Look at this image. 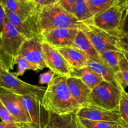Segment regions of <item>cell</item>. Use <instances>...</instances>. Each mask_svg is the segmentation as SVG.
<instances>
[{
	"instance_id": "1",
	"label": "cell",
	"mask_w": 128,
	"mask_h": 128,
	"mask_svg": "<svg viewBox=\"0 0 128 128\" xmlns=\"http://www.w3.org/2000/svg\"><path fill=\"white\" fill-rule=\"evenodd\" d=\"M42 102L46 111L58 115L76 114L81 108L70 93L67 78L60 76H55L48 84Z\"/></svg>"
},
{
	"instance_id": "2",
	"label": "cell",
	"mask_w": 128,
	"mask_h": 128,
	"mask_svg": "<svg viewBox=\"0 0 128 128\" xmlns=\"http://www.w3.org/2000/svg\"><path fill=\"white\" fill-rule=\"evenodd\" d=\"M36 19L41 34L53 29L79 28L82 23L72 14L63 10L58 2L38 10Z\"/></svg>"
},
{
	"instance_id": "3",
	"label": "cell",
	"mask_w": 128,
	"mask_h": 128,
	"mask_svg": "<svg viewBox=\"0 0 128 128\" xmlns=\"http://www.w3.org/2000/svg\"><path fill=\"white\" fill-rule=\"evenodd\" d=\"M26 40L13 25L6 20L4 30L0 37V64L5 70L10 72L13 70L20 48Z\"/></svg>"
},
{
	"instance_id": "4",
	"label": "cell",
	"mask_w": 128,
	"mask_h": 128,
	"mask_svg": "<svg viewBox=\"0 0 128 128\" xmlns=\"http://www.w3.org/2000/svg\"><path fill=\"white\" fill-rule=\"evenodd\" d=\"M128 8V0H116V2L108 10L84 22L94 25L122 39L121 29Z\"/></svg>"
},
{
	"instance_id": "5",
	"label": "cell",
	"mask_w": 128,
	"mask_h": 128,
	"mask_svg": "<svg viewBox=\"0 0 128 128\" xmlns=\"http://www.w3.org/2000/svg\"><path fill=\"white\" fill-rule=\"evenodd\" d=\"M80 29L87 36L96 51L100 54L107 50L123 52L126 46L123 40L117 35L104 31L94 25L82 22Z\"/></svg>"
},
{
	"instance_id": "6",
	"label": "cell",
	"mask_w": 128,
	"mask_h": 128,
	"mask_svg": "<svg viewBox=\"0 0 128 128\" xmlns=\"http://www.w3.org/2000/svg\"><path fill=\"white\" fill-rule=\"evenodd\" d=\"M123 90L117 82L103 81L91 91L90 104L110 111H119Z\"/></svg>"
},
{
	"instance_id": "7",
	"label": "cell",
	"mask_w": 128,
	"mask_h": 128,
	"mask_svg": "<svg viewBox=\"0 0 128 128\" xmlns=\"http://www.w3.org/2000/svg\"><path fill=\"white\" fill-rule=\"evenodd\" d=\"M0 88L6 89L18 96H32L42 100L46 88L22 81L12 72L5 70L0 64Z\"/></svg>"
},
{
	"instance_id": "8",
	"label": "cell",
	"mask_w": 128,
	"mask_h": 128,
	"mask_svg": "<svg viewBox=\"0 0 128 128\" xmlns=\"http://www.w3.org/2000/svg\"><path fill=\"white\" fill-rule=\"evenodd\" d=\"M0 101L19 123L31 128V118L17 95L6 89L0 88Z\"/></svg>"
},
{
	"instance_id": "9",
	"label": "cell",
	"mask_w": 128,
	"mask_h": 128,
	"mask_svg": "<svg viewBox=\"0 0 128 128\" xmlns=\"http://www.w3.org/2000/svg\"><path fill=\"white\" fill-rule=\"evenodd\" d=\"M17 96L31 118V128H44L48 121L49 112L45 110L42 100L32 96Z\"/></svg>"
},
{
	"instance_id": "10",
	"label": "cell",
	"mask_w": 128,
	"mask_h": 128,
	"mask_svg": "<svg viewBox=\"0 0 128 128\" xmlns=\"http://www.w3.org/2000/svg\"><path fill=\"white\" fill-rule=\"evenodd\" d=\"M78 28H57L41 32L44 42L56 49L75 47Z\"/></svg>"
},
{
	"instance_id": "11",
	"label": "cell",
	"mask_w": 128,
	"mask_h": 128,
	"mask_svg": "<svg viewBox=\"0 0 128 128\" xmlns=\"http://www.w3.org/2000/svg\"><path fill=\"white\" fill-rule=\"evenodd\" d=\"M43 42L41 34L26 40L21 45L18 55L22 56L30 62L38 66L41 70L46 68L47 66L44 60L42 51Z\"/></svg>"
},
{
	"instance_id": "12",
	"label": "cell",
	"mask_w": 128,
	"mask_h": 128,
	"mask_svg": "<svg viewBox=\"0 0 128 128\" xmlns=\"http://www.w3.org/2000/svg\"><path fill=\"white\" fill-rule=\"evenodd\" d=\"M43 58L47 68L56 76L70 77L72 69L70 67L58 50L46 42L42 45Z\"/></svg>"
},
{
	"instance_id": "13",
	"label": "cell",
	"mask_w": 128,
	"mask_h": 128,
	"mask_svg": "<svg viewBox=\"0 0 128 128\" xmlns=\"http://www.w3.org/2000/svg\"><path fill=\"white\" fill-rule=\"evenodd\" d=\"M76 116L80 120L126 124L121 118L119 111H110L91 104L81 107Z\"/></svg>"
},
{
	"instance_id": "14",
	"label": "cell",
	"mask_w": 128,
	"mask_h": 128,
	"mask_svg": "<svg viewBox=\"0 0 128 128\" xmlns=\"http://www.w3.org/2000/svg\"><path fill=\"white\" fill-rule=\"evenodd\" d=\"M4 10L7 20L26 40L41 34L38 26L36 15L32 18H24L9 11L5 8Z\"/></svg>"
},
{
	"instance_id": "15",
	"label": "cell",
	"mask_w": 128,
	"mask_h": 128,
	"mask_svg": "<svg viewBox=\"0 0 128 128\" xmlns=\"http://www.w3.org/2000/svg\"><path fill=\"white\" fill-rule=\"evenodd\" d=\"M67 84L72 98L81 107L90 104V96L92 90L80 79L67 78Z\"/></svg>"
},
{
	"instance_id": "16",
	"label": "cell",
	"mask_w": 128,
	"mask_h": 128,
	"mask_svg": "<svg viewBox=\"0 0 128 128\" xmlns=\"http://www.w3.org/2000/svg\"><path fill=\"white\" fill-rule=\"evenodd\" d=\"M1 2L5 8L22 17L32 18L37 14L34 0H1Z\"/></svg>"
},
{
	"instance_id": "17",
	"label": "cell",
	"mask_w": 128,
	"mask_h": 128,
	"mask_svg": "<svg viewBox=\"0 0 128 128\" xmlns=\"http://www.w3.org/2000/svg\"><path fill=\"white\" fill-rule=\"evenodd\" d=\"M57 50L71 69H81L88 66L90 59L77 48L66 47Z\"/></svg>"
},
{
	"instance_id": "18",
	"label": "cell",
	"mask_w": 128,
	"mask_h": 128,
	"mask_svg": "<svg viewBox=\"0 0 128 128\" xmlns=\"http://www.w3.org/2000/svg\"><path fill=\"white\" fill-rule=\"evenodd\" d=\"M44 128H79L77 117L75 114L58 115L49 112Z\"/></svg>"
},
{
	"instance_id": "19",
	"label": "cell",
	"mask_w": 128,
	"mask_h": 128,
	"mask_svg": "<svg viewBox=\"0 0 128 128\" xmlns=\"http://www.w3.org/2000/svg\"><path fill=\"white\" fill-rule=\"evenodd\" d=\"M70 77H74L82 80L91 90L94 89L104 81L102 76L89 67L81 69H72Z\"/></svg>"
},
{
	"instance_id": "20",
	"label": "cell",
	"mask_w": 128,
	"mask_h": 128,
	"mask_svg": "<svg viewBox=\"0 0 128 128\" xmlns=\"http://www.w3.org/2000/svg\"><path fill=\"white\" fill-rule=\"evenodd\" d=\"M78 32L74 41L75 47L84 52L89 58L90 60L99 62H102L100 54L94 48V47L92 46V43L90 41L87 36L84 33L82 30L80 29H78Z\"/></svg>"
},
{
	"instance_id": "21",
	"label": "cell",
	"mask_w": 128,
	"mask_h": 128,
	"mask_svg": "<svg viewBox=\"0 0 128 128\" xmlns=\"http://www.w3.org/2000/svg\"><path fill=\"white\" fill-rule=\"evenodd\" d=\"M122 52L114 50H107L100 54L104 64L108 66L116 74L120 71V61Z\"/></svg>"
},
{
	"instance_id": "22",
	"label": "cell",
	"mask_w": 128,
	"mask_h": 128,
	"mask_svg": "<svg viewBox=\"0 0 128 128\" xmlns=\"http://www.w3.org/2000/svg\"><path fill=\"white\" fill-rule=\"evenodd\" d=\"M88 67L102 76L104 81L108 82H117L116 80V72L105 64L89 60Z\"/></svg>"
},
{
	"instance_id": "23",
	"label": "cell",
	"mask_w": 128,
	"mask_h": 128,
	"mask_svg": "<svg viewBox=\"0 0 128 128\" xmlns=\"http://www.w3.org/2000/svg\"><path fill=\"white\" fill-rule=\"evenodd\" d=\"M72 14L81 22L91 20L92 16L90 11L88 0H77L74 6Z\"/></svg>"
},
{
	"instance_id": "24",
	"label": "cell",
	"mask_w": 128,
	"mask_h": 128,
	"mask_svg": "<svg viewBox=\"0 0 128 128\" xmlns=\"http://www.w3.org/2000/svg\"><path fill=\"white\" fill-rule=\"evenodd\" d=\"M78 119L79 128H128L126 124L107 121H93Z\"/></svg>"
},
{
	"instance_id": "25",
	"label": "cell",
	"mask_w": 128,
	"mask_h": 128,
	"mask_svg": "<svg viewBox=\"0 0 128 128\" xmlns=\"http://www.w3.org/2000/svg\"><path fill=\"white\" fill-rule=\"evenodd\" d=\"M116 2V0H88L89 9L92 18L108 10Z\"/></svg>"
},
{
	"instance_id": "26",
	"label": "cell",
	"mask_w": 128,
	"mask_h": 128,
	"mask_svg": "<svg viewBox=\"0 0 128 128\" xmlns=\"http://www.w3.org/2000/svg\"><path fill=\"white\" fill-rule=\"evenodd\" d=\"M15 64H18V71L16 72H12V74L18 78L22 76L26 71H34L36 72L41 71L38 66L30 62L20 55L16 57Z\"/></svg>"
},
{
	"instance_id": "27",
	"label": "cell",
	"mask_w": 128,
	"mask_h": 128,
	"mask_svg": "<svg viewBox=\"0 0 128 128\" xmlns=\"http://www.w3.org/2000/svg\"><path fill=\"white\" fill-rule=\"evenodd\" d=\"M120 71L116 74V82L125 90L128 87V64L122 53L120 61Z\"/></svg>"
},
{
	"instance_id": "28",
	"label": "cell",
	"mask_w": 128,
	"mask_h": 128,
	"mask_svg": "<svg viewBox=\"0 0 128 128\" xmlns=\"http://www.w3.org/2000/svg\"><path fill=\"white\" fill-rule=\"evenodd\" d=\"M119 112L122 120L128 126V93L125 90H123L122 92Z\"/></svg>"
},
{
	"instance_id": "29",
	"label": "cell",
	"mask_w": 128,
	"mask_h": 128,
	"mask_svg": "<svg viewBox=\"0 0 128 128\" xmlns=\"http://www.w3.org/2000/svg\"><path fill=\"white\" fill-rule=\"evenodd\" d=\"M0 118L2 122L6 123H19L16 119L10 114L3 104L0 101Z\"/></svg>"
},
{
	"instance_id": "30",
	"label": "cell",
	"mask_w": 128,
	"mask_h": 128,
	"mask_svg": "<svg viewBox=\"0 0 128 128\" xmlns=\"http://www.w3.org/2000/svg\"><path fill=\"white\" fill-rule=\"evenodd\" d=\"M77 0H58V3L65 11L70 14H72L74 6Z\"/></svg>"
},
{
	"instance_id": "31",
	"label": "cell",
	"mask_w": 128,
	"mask_h": 128,
	"mask_svg": "<svg viewBox=\"0 0 128 128\" xmlns=\"http://www.w3.org/2000/svg\"><path fill=\"white\" fill-rule=\"evenodd\" d=\"M6 20H7V18H6L4 8L0 0V37L2 34L4 30Z\"/></svg>"
},
{
	"instance_id": "32",
	"label": "cell",
	"mask_w": 128,
	"mask_h": 128,
	"mask_svg": "<svg viewBox=\"0 0 128 128\" xmlns=\"http://www.w3.org/2000/svg\"><path fill=\"white\" fill-rule=\"evenodd\" d=\"M55 76V74L54 72H52L51 71H48L46 72L41 74L40 76V84H48L51 80L53 79V78Z\"/></svg>"
},
{
	"instance_id": "33",
	"label": "cell",
	"mask_w": 128,
	"mask_h": 128,
	"mask_svg": "<svg viewBox=\"0 0 128 128\" xmlns=\"http://www.w3.org/2000/svg\"><path fill=\"white\" fill-rule=\"evenodd\" d=\"M37 6L38 11L41 9L50 6L54 4L57 3L58 0H34Z\"/></svg>"
},
{
	"instance_id": "34",
	"label": "cell",
	"mask_w": 128,
	"mask_h": 128,
	"mask_svg": "<svg viewBox=\"0 0 128 128\" xmlns=\"http://www.w3.org/2000/svg\"><path fill=\"white\" fill-rule=\"evenodd\" d=\"M121 34L122 39L128 36V12H126L125 17L124 18L121 29Z\"/></svg>"
},
{
	"instance_id": "35",
	"label": "cell",
	"mask_w": 128,
	"mask_h": 128,
	"mask_svg": "<svg viewBox=\"0 0 128 128\" xmlns=\"http://www.w3.org/2000/svg\"><path fill=\"white\" fill-rule=\"evenodd\" d=\"M27 126L20 123H6L1 121L0 128H25Z\"/></svg>"
},
{
	"instance_id": "36",
	"label": "cell",
	"mask_w": 128,
	"mask_h": 128,
	"mask_svg": "<svg viewBox=\"0 0 128 128\" xmlns=\"http://www.w3.org/2000/svg\"><path fill=\"white\" fill-rule=\"evenodd\" d=\"M122 53H123L125 59H126V61H127V62L128 64V46H126H126H125L124 50Z\"/></svg>"
},
{
	"instance_id": "37",
	"label": "cell",
	"mask_w": 128,
	"mask_h": 128,
	"mask_svg": "<svg viewBox=\"0 0 128 128\" xmlns=\"http://www.w3.org/2000/svg\"><path fill=\"white\" fill-rule=\"evenodd\" d=\"M123 41L124 42L125 44L127 46H128V36H126V38H124L123 39Z\"/></svg>"
},
{
	"instance_id": "38",
	"label": "cell",
	"mask_w": 128,
	"mask_h": 128,
	"mask_svg": "<svg viewBox=\"0 0 128 128\" xmlns=\"http://www.w3.org/2000/svg\"><path fill=\"white\" fill-rule=\"evenodd\" d=\"M0 80H1V72H0Z\"/></svg>"
},
{
	"instance_id": "39",
	"label": "cell",
	"mask_w": 128,
	"mask_h": 128,
	"mask_svg": "<svg viewBox=\"0 0 128 128\" xmlns=\"http://www.w3.org/2000/svg\"><path fill=\"white\" fill-rule=\"evenodd\" d=\"M126 12H128V10H127V11H126Z\"/></svg>"
},
{
	"instance_id": "40",
	"label": "cell",
	"mask_w": 128,
	"mask_h": 128,
	"mask_svg": "<svg viewBox=\"0 0 128 128\" xmlns=\"http://www.w3.org/2000/svg\"><path fill=\"white\" fill-rule=\"evenodd\" d=\"M28 128V127H26V128Z\"/></svg>"
},
{
	"instance_id": "41",
	"label": "cell",
	"mask_w": 128,
	"mask_h": 128,
	"mask_svg": "<svg viewBox=\"0 0 128 128\" xmlns=\"http://www.w3.org/2000/svg\"></svg>"
}]
</instances>
